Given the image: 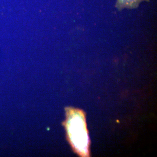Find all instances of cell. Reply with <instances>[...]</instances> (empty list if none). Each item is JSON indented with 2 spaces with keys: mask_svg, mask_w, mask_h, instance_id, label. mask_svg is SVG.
<instances>
[{
  "mask_svg": "<svg viewBox=\"0 0 157 157\" xmlns=\"http://www.w3.org/2000/svg\"><path fill=\"white\" fill-rule=\"evenodd\" d=\"M65 123L68 137L74 149L79 153L85 152L87 137L83 119L77 110L68 109Z\"/></svg>",
  "mask_w": 157,
  "mask_h": 157,
  "instance_id": "1",
  "label": "cell"
},
{
  "mask_svg": "<svg viewBox=\"0 0 157 157\" xmlns=\"http://www.w3.org/2000/svg\"><path fill=\"white\" fill-rule=\"evenodd\" d=\"M144 1L148 2L149 0H117L116 7L120 11L124 9H135Z\"/></svg>",
  "mask_w": 157,
  "mask_h": 157,
  "instance_id": "2",
  "label": "cell"
}]
</instances>
